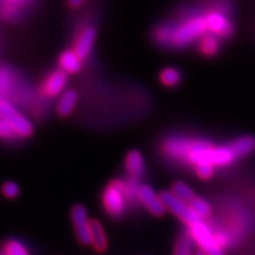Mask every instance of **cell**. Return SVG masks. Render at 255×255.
<instances>
[{
	"label": "cell",
	"mask_w": 255,
	"mask_h": 255,
	"mask_svg": "<svg viewBox=\"0 0 255 255\" xmlns=\"http://www.w3.org/2000/svg\"><path fill=\"white\" fill-rule=\"evenodd\" d=\"M215 148L202 139H193L183 136H173L162 145L163 154L169 159L182 164L214 165Z\"/></svg>",
	"instance_id": "cell-1"
},
{
	"label": "cell",
	"mask_w": 255,
	"mask_h": 255,
	"mask_svg": "<svg viewBox=\"0 0 255 255\" xmlns=\"http://www.w3.org/2000/svg\"><path fill=\"white\" fill-rule=\"evenodd\" d=\"M170 38L168 46L186 47L208 32L205 15H190L177 24H169Z\"/></svg>",
	"instance_id": "cell-2"
},
{
	"label": "cell",
	"mask_w": 255,
	"mask_h": 255,
	"mask_svg": "<svg viewBox=\"0 0 255 255\" xmlns=\"http://www.w3.org/2000/svg\"><path fill=\"white\" fill-rule=\"evenodd\" d=\"M126 184L115 181L107 188L103 194V205L107 213L114 218H119L124 213L127 202Z\"/></svg>",
	"instance_id": "cell-3"
},
{
	"label": "cell",
	"mask_w": 255,
	"mask_h": 255,
	"mask_svg": "<svg viewBox=\"0 0 255 255\" xmlns=\"http://www.w3.org/2000/svg\"><path fill=\"white\" fill-rule=\"evenodd\" d=\"M0 117L13 128L17 136L28 137L33 131L30 121L7 101H0Z\"/></svg>",
	"instance_id": "cell-4"
},
{
	"label": "cell",
	"mask_w": 255,
	"mask_h": 255,
	"mask_svg": "<svg viewBox=\"0 0 255 255\" xmlns=\"http://www.w3.org/2000/svg\"><path fill=\"white\" fill-rule=\"evenodd\" d=\"M162 200H163L165 208L170 210L174 215L180 218L187 225H193L197 221H200V216L191 209L190 205H188L186 201L178 199L176 195H174L173 191H163L161 194Z\"/></svg>",
	"instance_id": "cell-5"
},
{
	"label": "cell",
	"mask_w": 255,
	"mask_h": 255,
	"mask_svg": "<svg viewBox=\"0 0 255 255\" xmlns=\"http://www.w3.org/2000/svg\"><path fill=\"white\" fill-rule=\"evenodd\" d=\"M203 15H205V19L207 21L208 31L216 34L218 37L227 38L234 33V25L221 12L208 11Z\"/></svg>",
	"instance_id": "cell-6"
},
{
	"label": "cell",
	"mask_w": 255,
	"mask_h": 255,
	"mask_svg": "<svg viewBox=\"0 0 255 255\" xmlns=\"http://www.w3.org/2000/svg\"><path fill=\"white\" fill-rule=\"evenodd\" d=\"M189 227V234L191 235V238L194 239V241H195L196 244H199L201 250L205 251L206 253H208L209 251L219 247L218 240H216L214 235H213L212 231H210L208 226H207L205 222H202L200 220V221L190 225Z\"/></svg>",
	"instance_id": "cell-7"
},
{
	"label": "cell",
	"mask_w": 255,
	"mask_h": 255,
	"mask_svg": "<svg viewBox=\"0 0 255 255\" xmlns=\"http://www.w3.org/2000/svg\"><path fill=\"white\" fill-rule=\"evenodd\" d=\"M72 222L79 241L84 245L91 244V221L88 218L87 209L84 207L77 206L73 208Z\"/></svg>",
	"instance_id": "cell-8"
},
{
	"label": "cell",
	"mask_w": 255,
	"mask_h": 255,
	"mask_svg": "<svg viewBox=\"0 0 255 255\" xmlns=\"http://www.w3.org/2000/svg\"><path fill=\"white\" fill-rule=\"evenodd\" d=\"M138 200L155 216L163 215L165 209H167L161 195H157L156 191L149 186H141L138 193Z\"/></svg>",
	"instance_id": "cell-9"
},
{
	"label": "cell",
	"mask_w": 255,
	"mask_h": 255,
	"mask_svg": "<svg viewBox=\"0 0 255 255\" xmlns=\"http://www.w3.org/2000/svg\"><path fill=\"white\" fill-rule=\"evenodd\" d=\"M66 82H68V76L62 69L50 73L43 84L44 95L49 96V97H55L59 95L65 88Z\"/></svg>",
	"instance_id": "cell-10"
},
{
	"label": "cell",
	"mask_w": 255,
	"mask_h": 255,
	"mask_svg": "<svg viewBox=\"0 0 255 255\" xmlns=\"http://www.w3.org/2000/svg\"><path fill=\"white\" fill-rule=\"evenodd\" d=\"M96 39V30L94 27H85L81 33L78 34L77 39L75 41V51L82 59H85L90 55L94 47V43Z\"/></svg>",
	"instance_id": "cell-11"
},
{
	"label": "cell",
	"mask_w": 255,
	"mask_h": 255,
	"mask_svg": "<svg viewBox=\"0 0 255 255\" xmlns=\"http://www.w3.org/2000/svg\"><path fill=\"white\" fill-rule=\"evenodd\" d=\"M126 168L130 176L133 178H139L144 174V158L138 151H130L126 158Z\"/></svg>",
	"instance_id": "cell-12"
},
{
	"label": "cell",
	"mask_w": 255,
	"mask_h": 255,
	"mask_svg": "<svg viewBox=\"0 0 255 255\" xmlns=\"http://www.w3.org/2000/svg\"><path fill=\"white\" fill-rule=\"evenodd\" d=\"M82 58L73 50H66L59 57L60 69L66 73H76L82 69Z\"/></svg>",
	"instance_id": "cell-13"
},
{
	"label": "cell",
	"mask_w": 255,
	"mask_h": 255,
	"mask_svg": "<svg viewBox=\"0 0 255 255\" xmlns=\"http://www.w3.org/2000/svg\"><path fill=\"white\" fill-rule=\"evenodd\" d=\"M78 96L77 92L72 89L64 91V94L60 96L58 105H57V111L60 116H68L72 113V110L75 109L76 104H77Z\"/></svg>",
	"instance_id": "cell-14"
},
{
	"label": "cell",
	"mask_w": 255,
	"mask_h": 255,
	"mask_svg": "<svg viewBox=\"0 0 255 255\" xmlns=\"http://www.w3.org/2000/svg\"><path fill=\"white\" fill-rule=\"evenodd\" d=\"M229 146L237 157H244L255 151V138L252 136H242L235 139Z\"/></svg>",
	"instance_id": "cell-15"
},
{
	"label": "cell",
	"mask_w": 255,
	"mask_h": 255,
	"mask_svg": "<svg viewBox=\"0 0 255 255\" xmlns=\"http://www.w3.org/2000/svg\"><path fill=\"white\" fill-rule=\"evenodd\" d=\"M199 49L201 51V53L207 57L215 56L216 53L219 52L220 49V41L218 36L212 33V32H209L208 34H203V36L200 38Z\"/></svg>",
	"instance_id": "cell-16"
},
{
	"label": "cell",
	"mask_w": 255,
	"mask_h": 255,
	"mask_svg": "<svg viewBox=\"0 0 255 255\" xmlns=\"http://www.w3.org/2000/svg\"><path fill=\"white\" fill-rule=\"evenodd\" d=\"M91 244L100 252L107 250V238H105L103 227L98 221H91Z\"/></svg>",
	"instance_id": "cell-17"
},
{
	"label": "cell",
	"mask_w": 255,
	"mask_h": 255,
	"mask_svg": "<svg viewBox=\"0 0 255 255\" xmlns=\"http://www.w3.org/2000/svg\"><path fill=\"white\" fill-rule=\"evenodd\" d=\"M193 245L194 239L190 234L182 235L175 246L174 255H193Z\"/></svg>",
	"instance_id": "cell-18"
},
{
	"label": "cell",
	"mask_w": 255,
	"mask_h": 255,
	"mask_svg": "<svg viewBox=\"0 0 255 255\" xmlns=\"http://www.w3.org/2000/svg\"><path fill=\"white\" fill-rule=\"evenodd\" d=\"M189 205L191 209L200 216V219L208 218L210 213H212V208H210L209 203L206 200L201 199V197H194L189 202Z\"/></svg>",
	"instance_id": "cell-19"
},
{
	"label": "cell",
	"mask_w": 255,
	"mask_h": 255,
	"mask_svg": "<svg viewBox=\"0 0 255 255\" xmlns=\"http://www.w3.org/2000/svg\"><path fill=\"white\" fill-rule=\"evenodd\" d=\"M161 82L167 87H175L181 81V73L175 68H165L159 75Z\"/></svg>",
	"instance_id": "cell-20"
},
{
	"label": "cell",
	"mask_w": 255,
	"mask_h": 255,
	"mask_svg": "<svg viewBox=\"0 0 255 255\" xmlns=\"http://www.w3.org/2000/svg\"><path fill=\"white\" fill-rule=\"evenodd\" d=\"M171 191H173L174 195H176L178 199L186 201V202H188V203H189L190 201L195 197L193 189H191V188L184 182L174 183L173 188H171Z\"/></svg>",
	"instance_id": "cell-21"
},
{
	"label": "cell",
	"mask_w": 255,
	"mask_h": 255,
	"mask_svg": "<svg viewBox=\"0 0 255 255\" xmlns=\"http://www.w3.org/2000/svg\"><path fill=\"white\" fill-rule=\"evenodd\" d=\"M4 252L6 255H30L26 247L20 241L11 240L5 245Z\"/></svg>",
	"instance_id": "cell-22"
},
{
	"label": "cell",
	"mask_w": 255,
	"mask_h": 255,
	"mask_svg": "<svg viewBox=\"0 0 255 255\" xmlns=\"http://www.w3.org/2000/svg\"><path fill=\"white\" fill-rule=\"evenodd\" d=\"M214 167L215 165L205 163V164H199L195 167L197 176L202 178V180H209L210 177L214 175Z\"/></svg>",
	"instance_id": "cell-23"
},
{
	"label": "cell",
	"mask_w": 255,
	"mask_h": 255,
	"mask_svg": "<svg viewBox=\"0 0 255 255\" xmlns=\"http://www.w3.org/2000/svg\"><path fill=\"white\" fill-rule=\"evenodd\" d=\"M9 87H11V75L8 70H0V94H6L9 90Z\"/></svg>",
	"instance_id": "cell-24"
},
{
	"label": "cell",
	"mask_w": 255,
	"mask_h": 255,
	"mask_svg": "<svg viewBox=\"0 0 255 255\" xmlns=\"http://www.w3.org/2000/svg\"><path fill=\"white\" fill-rule=\"evenodd\" d=\"M15 135H17V133H15L13 128L9 126L5 120H2L1 117H0V138L9 139L13 138Z\"/></svg>",
	"instance_id": "cell-25"
},
{
	"label": "cell",
	"mask_w": 255,
	"mask_h": 255,
	"mask_svg": "<svg viewBox=\"0 0 255 255\" xmlns=\"http://www.w3.org/2000/svg\"><path fill=\"white\" fill-rule=\"evenodd\" d=\"M2 194L8 199H14L19 194V187L14 182H6L2 186Z\"/></svg>",
	"instance_id": "cell-26"
},
{
	"label": "cell",
	"mask_w": 255,
	"mask_h": 255,
	"mask_svg": "<svg viewBox=\"0 0 255 255\" xmlns=\"http://www.w3.org/2000/svg\"><path fill=\"white\" fill-rule=\"evenodd\" d=\"M85 0H68V6L70 8H78L84 4Z\"/></svg>",
	"instance_id": "cell-27"
},
{
	"label": "cell",
	"mask_w": 255,
	"mask_h": 255,
	"mask_svg": "<svg viewBox=\"0 0 255 255\" xmlns=\"http://www.w3.org/2000/svg\"><path fill=\"white\" fill-rule=\"evenodd\" d=\"M8 1V6H17L19 2H23L25 0H7Z\"/></svg>",
	"instance_id": "cell-28"
},
{
	"label": "cell",
	"mask_w": 255,
	"mask_h": 255,
	"mask_svg": "<svg viewBox=\"0 0 255 255\" xmlns=\"http://www.w3.org/2000/svg\"><path fill=\"white\" fill-rule=\"evenodd\" d=\"M193 255H207V253L203 250H201L199 252H196V253H194Z\"/></svg>",
	"instance_id": "cell-29"
},
{
	"label": "cell",
	"mask_w": 255,
	"mask_h": 255,
	"mask_svg": "<svg viewBox=\"0 0 255 255\" xmlns=\"http://www.w3.org/2000/svg\"><path fill=\"white\" fill-rule=\"evenodd\" d=\"M0 255H6V253H5V252H2V253H1V254H0Z\"/></svg>",
	"instance_id": "cell-30"
}]
</instances>
